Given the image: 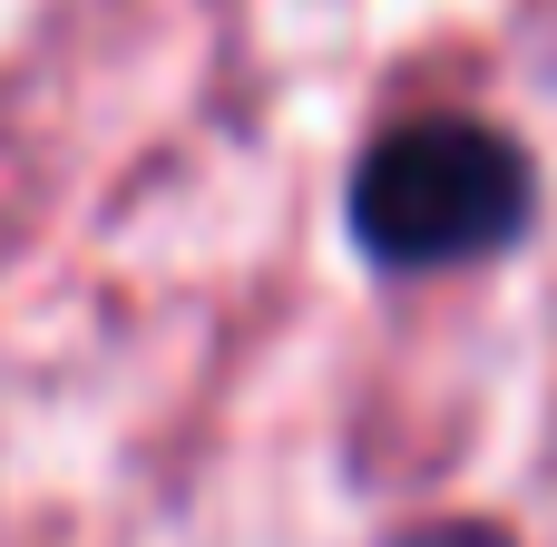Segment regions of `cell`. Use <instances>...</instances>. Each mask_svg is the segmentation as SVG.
Returning <instances> with one entry per match:
<instances>
[{"label": "cell", "mask_w": 557, "mask_h": 547, "mask_svg": "<svg viewBox=\"0 0 557 547\" xmlns=\"http://www.w3.org/2000/svg\"><path fill=\"white\" fill-rule=\"evenodd\" d=\"M529 206H539L529 157L480 117H411V127L372 137L352 166V235L392 274H441V264L499 254L529 225Z\"/></svg>", "instance_id": "6da1fadb"}, {"label": "cell", "mask_w": 557, "mask_h": 547, "mask_svg": "<svg viewBox=\"0 0 557 547\" xmlns=\"http://www.w3.org/2000/svg\"><path fill=\"white\" fill-rule=\"evenodd\" d=\"M411 547H509L499 529H431V538H411Z\"/></svg>", "instance_id": "7a4b0ae2"}]
</instances>
